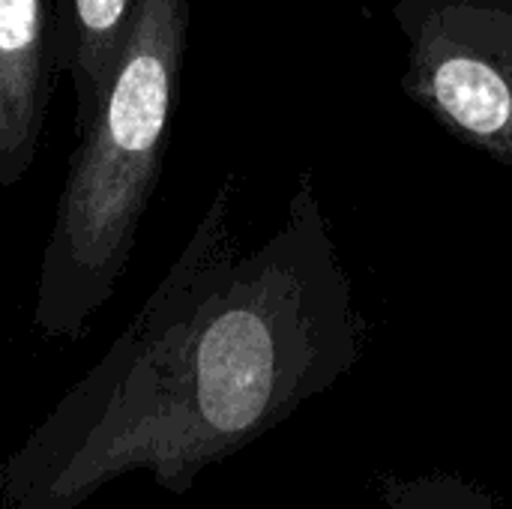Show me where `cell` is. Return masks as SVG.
Here are the masks:
<instances>
[{"mask_svg": "<svg viewBox=\"0 0 512 509\" xmlns=\"http://www.w3.org/2000/svg\"><path fill=\"white\" fill-rule=\"evenodd\" d=\"M402 87L459 144L512 168V0H396Z\"/></svg>", "mask_w": 512, "mask_h": 509, "instance_id": "2", "label": "cell"}, {"mask_svg": "<svg viewBox=\"0 0 512 509\" xmlns=\"http://www.w3.org/2000/svg\"><path fill=\"white\" fill-rule=\"evenodd\" d=\"M189 0H141L108 93L78 132L39 264L36 321L72 333L126 273L168 153Z\"/></svg>", "mask_w": 512, "mask_h": 509, "instance_id": "1", "label": "cell"}, {"mask_svg": "<svg viewBox=\"0 0 512 509\" xmlns=\"http://www.w3.org/2000/svg\"><path fill=\"white\" fill-rule=\"evenodd\" d=\"M57 78L54 0H0V189L30 171Z\"/></svg>", "mask_w": 512, "mask_h": 509, "instance_id": "3", "label": "cell"}, {"mask_svg": "<svg viewBox=\"0 0 512 509\" xmlns=\"http://www.w3.org/2000/svg\"><path fill=\"white\" fill-rule=\"evenodd\" d=\"M369 509H501V504L486 486L462 474L432 471L408 480H384Z\"/></svg>", "mask_w": 512, "mask_h": 509, "instance_id": "5", "label": "cell"}, {"mask_svg": "<svg viewBox=\"0 0 512 509\" xmlns=\"http://www.w3.org/2000/svg\"><path fill=\"white\" fill-rule=\"evenodd\" d=\"M138 9L141 0H54L60 75L72 84L78 132L108 93L135 30Z\"/></svg>", "mask_w": 512, "mask_h": 509, "instance_id": "4", "label": "cell"}]
</instances>
